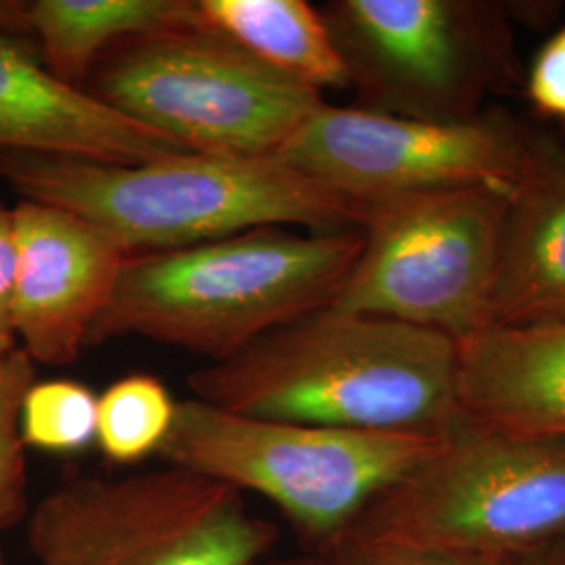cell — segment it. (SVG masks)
<instances>
[{
	"instance_id": "1",
	"label": "cell",
	"mask_w": 565,
	"mask_h": 565,
	"mask_svg": "<svg viewBox=\"0 0 565 565\" xmlns=\"http://www.w3.org/2000/svg\"><path fill=\"white\" fill-rule=\"evenodd\" d=\"M224 411L361 431L445 436L463 424L459 343L445 333L324 308L191 373Z\"/></svg>"
},
{
	"instance_id": "2",
	"label": "cell",
	"mask_w": 565,
	"mask_h": 565,
	"mask_svg": "<svg viewBox=\"0 0 565 565\" xmlns=\"http://www.w3.org/2000/svg\"><path fill=\"white\" fill-rule=\"evenodd\" d=\"M363 245V231L298 235L260 226L181 249L130 254L86 345L145 338L223 363L331 308Z\"/></svg>"
},
{
	"instance_id": "3",
	"label": "cell",
	"mask_w": 565,
	"mask_h": 565,
	"mask_svg": "<svg viewBox=\"0 0 565 565\" xmlns=\"http://www.w3.org/2000/svg\"><path fill=\"white\" fill-rule=\"evenodd\" d=\"M0 179L21 200L55 205L97 224L130 254L181 249L260 226L361 231L364 218V203L279 158L186 153L102 163L0 149Z\"/></svg>"
},
{
	"instance_id": "4",
	"label": "cell",
	"mask_w": 565,
	"mask_h": 565,
	"mask_svg": "<svg viewBox=\"0 0 565 565\" xmlns=\"http://www.w3.org/2000/svg\"><path fill=\"white\" fill-rule=\"evenodd\" d=\"M84 90L193 153L245 160L279 158L324 103L210 28L200 9L111 46Z\"/></svg>"
},
{
	"instance_id": "5",
	"label": "cell",
	"mask_w": 565,
	"mask_h": 565,
	"mask_svg": "<svg viewBox=\"0 0 565 565\" xmlns=\"http://www.w3.org/2000/svg\"><path fill=\"white\" fill-rule=\"evenodd\" d=\"M340 536L513 564L565 539V438L463 419Z\"/></svg>"
},
{
	"instance_id": "6",
	"label": "cell",
	"mask_w": 565,
	"mask_h": 565,
	"mask_svg": "<svg viewBox=\"0 0 565 565\" xmlns=\"http://www.w3.org/2000/svg\"><path fill=\"white\" fill-rule=\"evenodd\" d=\"M445 438L291 424L186 398L158 457L263 497L324 546Z\"/></svg>"
},
{
	"instance_id": "7",
	"label": "cell",
	"mask_w": 565,
	"mask_h": 565,
	"mask_svg": "<svg viewBox=\"0 0 565 565\" xmlns=\"http://www.w3.org/2000/svg\"><path fill=\"white\" fill-rule=\"evenodd\" d=\"M277 543L245 494L170 465L74 476L28 518L36 565H258Z\"/></svg>"
},
{
	"instance_id": "8",
	"label": "cell",
	"mask_w": 565,
	"mask_h": 565,
	"mask_svg": "<svg viewBox=\"0 0 565 565\" xmlns=\"http://www.w3.org/2000/svg\"><path fill=\"white\" fill-rule=\"evenodd\" d=\"M323 11L359 109L422 121L480 118L520 81L505 4L335 0Z\"/></svg>"
},
{
	"instance_id": "9",
	"label": "cell",
	"mask_w": 565,
	"mask_h": 565,
	"mask_svg": "<svg viewBox=\"0 0 565 565\" xmlns=\"http://www.w3.org/2000/svg\"><path fill=\"white\" fill-rule=\"evenodd\" d=\"M507 195L457 189L364 203L359 263L331 308L445 333L488 329Z\"/></svg>"
},
{
	"instance_id": "10",
	"label": "cell",
	"mask_w": 565,
	"mask_h": 565,
	"mask_svg": "<svg viewBox=\"0 0 565 565\" xmlns=\"http://www.w3.org/2000/svg\"><path fill=\"white\" fill-rule=\"evenodd\" d=\"M536 139L505 111L440 124L323 103L279 160L361 203L457 189L509 195L532 162Z\"/></svg>"
},
{
	"instance_id": "11",
	"label": "cell",
	"mask_w": 565,
	"mask_h": 565,
	"mask_svg": "<svg viewBox=\"0 0 565 565\" xmlns=\"http://www.w3.org/2000/svg\"><path fill=\"white\" fill-rule=\"evenodd\" d=\"M13 327L21 350L46 366L81 356L130 252L97 224L46 203L13 205Z\"/></svg>"
},
{
	"instance_id": "12",
	"label": "cell",
	"mask_w": 565,
	"mask_h": 565,
	"mask_svg": "<svg viewBox=\"0 0 565 565\" xmlns=\"http://www.w3.org/2000/svg\"><path fill=\"white\" fill-rule=\"evenodd\" d=\"M0 149L145 163L193 153L57 81L34 42L0 34Z\"/></svg>"
},
{
	"instance_id": "13",
	"label": "cell",
	"mask_w": 565,
	"mask_h": 565,
	"mask_svg": "<svg viewBox=\"0 0 565 565\" xmlns=\"http://www.w3.org/2000/svg\"><path fill=\"white\" fill-rule=\"evenodd\" d=\"M565 323V147L536 139L507 195L488 329Z\"/></svg>"
},
{
	"instance_id": "14",
	"label": "cell",
	"mask_w": 565,
	"mask_h": 565,
	"mask_svg": "<svg viewBox=\"0 0 565 565\" xmlns=\"http://www.w3.org/2000/svg\"><path fill=\"white\" fill-rule=\"evenodd\" d=\"M465 422L524 438H565V323L486 329L459 343Z\"/></svg>"
},
{
	"instance_id": "15",
	"label": "cell",
	"mask_w": 565,
	"mask_h": 565,
	"mask_svg": "<svg viewBox=\"0 0 565 565\" xmlns=\"http://www.w3.org/2000/svg\"><path fill=\"white\" fill-rule=\"evenodd\" d=\"M198 18L191 0H32L30 30L42 65L81 88L118 42Z\"/></svg>"
},
{
	"instance_id": "16",
	"label": "cell",
	"mask_w": 565,
	"mask_h": 565,
	"mask_svg": "<svg viewBox=\"0 0 565 565\" xmlns=\"http://www.w3.org/2000/svg\"><path fill=\"white\" fill-rule=\"evenodd\" d=\"M202 20L256 60L321 93L350 88L323 11L303 0H198Z\"/></svg>"
},
{
	"instance_id": "17",
	"label": "cell",
	"mask_w": 565,
	"mask_h": 565,
	"mask_svg": "<svg viewBox=\"0 0 565 565\" xmlns=\"http://www.w3.org/2000/svg\"><path fill=\"white\" fill-rule=\"evenodd\" d=\"M179 401L162 380L130 373L97 398V438L103 457L116 465L141 463L160 455L177 419Z\"/></svg>"
},
{
	"instance_id": "18",
	"label": "cell",
	"mask_w": 565,
	"mask_h": 565,
	"mask_svg": "<svg viewBox=\"0 0 565 565\" xmlns=\"http://www.w3.org/2000/svg\"><path fill=\"white\" fill-rule=\"evenodd\" d=\"M97 394L74 380L34 382L21 403L25 448L46 455H78L97 438Z\"/></svg>"
},
{
	"instance_id": "19",
	"label": "cell",
	"mask_w": 565,
	"mask_h": 565,
	"mask_svg": "<svg viewBox=\"0 0 565 565\" xmlns=\"http://www.w3.org/2000/svg\"><path fill=\"white\" fill-rule=\"evenodd\" d=\"M36 382V364L15 348L0 356V527L18 524L28 511V463L21 440V403Z\"/></svg>"
},
{
	"instance_id": "20",
	"label": "cell",
	"mask_w": 565,
	"mask_h": 565,
	"mask_svg": "<svg viewBox=\"0 0 565 565\" xmlns=\"http://www.w3.org/2000/svg\"><path fill=\"white\" fill-rule=\"evenodd\" d=\"M319 553H323L327 565H513L438 548L356 541L348 536L331 541Z\"/></svg>"
},
{
	"instance_id": "21",
	"label": "cell",
	"mask_w": 565,
	"mask_h": 565,
	"mask_svg": "<svg viewBox=\"0 0 565 565\" xmlns=\"http://www.w3.org/2000/svg\"><path fill=\"white\" fill-rule=\"evenodd\" d=\"M525 95L541 116L565 121V28L536 53L525 78Z\"/></svg>"
},
{
	"instance_id": "22",
	"label": "cell",
	"mask_w": 565,
	"mask_h": 565,
	"mask_svg": "<svg viewBox=\"0 0 565 565\" xmlns=\"http://www.w3.org/2000/svg\"><path fill=\"white\" fill-rule=\"evenodd\" d=\"M13 273H15V221L13 207L0 202V356L20 348L13 327Z\"/></svg>"
},
{
	"instance_id": "23",
	"label": "cell",
	"mask_w": 565,
	"mask_h": 565,
	"mask_svg": "<svg viewBox=\"0 0 565 565\" xmlns=\"http://www.w3.org/2000/svg\"><path fill=\"white\" fill-rule=\"evenodd\" d=\"M0 34L32 42L30 2L0 0Z\"/></svg>"
},
{
	"instance_id": "24",
	"label": "cell",
	"mask_w": 565,
	"mask_h": 565,
	"mask_svg": "<svg viewBox=\"0 0 565 565\" xmlns=\"http://www.w3.org/2000/svg\"><path fill=\"white\" fill-rule=\"evenodd\" d=\"M513 565H565V539H559L545 548L513 562Z\"/></svg>"
},
{
	"instance_id": "25",
	"label": "cell",
	"mask_w": 565,
	"mask_h": 565,
	"mask_svg": "<svg viewBox=\"0 0 565 565\" xmlns=\"http://www.w3.org/2000/svg\"><path fill=\"white\" fill-rule=\"evenodd\" d=\"M258 565H327L323 553L312 555H296V557H268Z\"/></svg>"
},
{
	"instance_id": "26",
	"label": "cell",
	"mask_w": 565,
	"mask_h": 565,
	"mask_svg": "<svg viewBox=\"0 0 565 565\" xmlns=\"http://www.w3.org/2000/svg\"><path fill=\"white\" fill-rule=\"evenodd\" d=\"M0 565H11L7 559H4V555H2V551H0Z\"/></svg>"
}]
</instances>
